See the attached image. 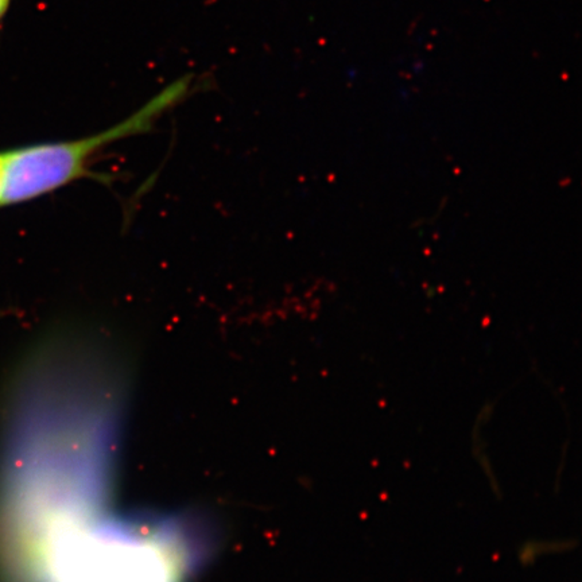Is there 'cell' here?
<instances>
[{
  "label": "cell",
  "mask_w": 582,
  "mask_h": 582,
  "mask_svg": "<svg viewBox=\"0 0 582 582\" xmlns=\"http://www.w3.org/2000/svg\"><path fill=\"white\" fill-rule=\"evenodd\" d=\"M210 539L194 517L101 512L41 551L38 582H186L204 566Z\"/></svg>",
  "instance_id": "1"
},
{
  "label": "cell",
  "mask_w": 582,
  "mask_h": 582,
  "mask_svg": "<svg viewBox=\"0 0 582 582\" xmlns=\"http://www.w3.org/2000/svg\"><path fill=\"white\" fill-rule=\"evenodd\" d=\"M11 0H0V19L7 14V11L10 8Z\"/></svg>",
  "instance_id": "3"
},
{
  "label": "cell",
  "mask_w": 582,
  "mask_h": 582,
  "mask_svg": "<svg viewBox=\"0 0 582 582\" xmlns=\"http://www.w3.org/2000/svg\"><path fill=\"white\" fill-rule=\"evenodd\" d=\"M188 88L189 78L180 80L129 118L95 135L0 151L1 206L27 202L88 177L97 152L120 139L148 131L159 115L184 97Z\"/></svg>",
  "instance_id": "2"
},
{
  "label": "cell",
  "mask_w": 582,
  "mask_h": 582,
  "mask_svg": "<svg viewBox=\"0 0 582 582\" xmlns=\"http://www.w3.org/2000/svg\"><path fill=\"white\" fill-rule=\"evenodd\" d=\"M1 190H3V182H1V162H0V206H1Z\"/></svg>",
  "instance_id": "4"
}]
</instances>
